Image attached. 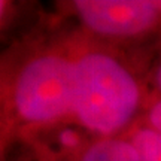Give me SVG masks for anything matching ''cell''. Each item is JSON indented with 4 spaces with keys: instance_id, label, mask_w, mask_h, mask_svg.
I'll list each match as a JSON object with an SVG mask.
<instances>
[{
    "instance_id": "cell-3",
    "label": "cell",
    "mask_w": 161,
    "mask_h": 161,
    "mask_svg": "<svg viewBox=\"0 0 161 161\" xmlns=\"http://www.w3.org/2000/svg\"><path fill=\"white\" fill-rule=\"evenodd\" d=\"M75 9L88 29L112 37L142 35L161 21V2L78 0Z\"/></svg>"
},
{
    "instance_id": "cell-7",
    "label": "cell",
    "mask_w": 161,
    "mask_h": 161,
    "mask_svg": "<svg viewBox=\"0 0 161 161\" xmlns=\"http://www.w3.org/2000/svg\"><path fill=\"white\" fill-rule=\"evenodd\" d=\"M155 84L158 86V90L161 91V64L157 67V72H155Z\"/></svg>"
},
{
    "instance_id": "cell-2",
    "label": "cell",
    "mask_w": 161,
    "mask_h": 161,
    "mask_svg": "<svg viewBox=\"0 0 161 161\" xmlns=\"http://www.w3.org/2000/svg\"><path fill=\"white\" fill-rule=\"evenodd\" d=\"M75 61L60 55L31 60L15 84V108L29 122H49L73 112Z\"/></svg>"
},
{
    "instance_id": "cell-5",
    "label": "cell",
    "mask_w": 161,
    "mask_h": 161,
    "mask_svg": "<svg viewBox=\"0 0 161 161\" xmlns=\"http://www.w3.org/2000/svg\"><path fill=\"white\" fill-rule=\"evenodd\" d=\"M131 143L142 161H161V134L154 128H139L133 134Z\"/></svg>"
},
{
    "instance_id": "cell-6",
    "label": "cell",
    "mask_w": 161,
    "mask_h": 161,
    "mask_svg": "<svg viewBox=\"0 0 161 161\" xmlns=\"http://www.w3.org/2000/svg\"><path fill=\"white\" fill-rule=\"evenodd\" d=\"M149 122L151 128H154L155 131L161 134V100L157 102L155 104H152V108L149 110Z\"/></svg>"
},
{
    "instance_id": "cell-1",
    "label": "cell",
    "mask_w": 161,
    "mask_h": 161,
    "mask_svg": "<svg viewBox=\"0 0 161 161\" xmlns=\"http://www.w3.org/2000/svg\"><path fill=\"white\" fill-rule=\"evenodd\" d=\"M140 88L131 72L104 52H86L75 61L73 114L94 133L110 136L131 121Z\"/></svg>"
},
{
    "instance_id": "cell-4",
    "label": "cell",
    "mask_w": 161,
    "mask_h": 161,
    "mask_svg": "<svg viewBox=\"0 0 161 161\" xmlns=\"http://www.w3.org/2000/svg\"><path fill=\"white\" fill-rule=\"evenodd\" d=\"M82 161H142L131 142L121 139H102L90 146Z\"/></svg>"
},
{
    "instance_id": "cell-8",
    "label": "cell",
    "mask_w": 161,
    "mask_h": 161,
    "mask_svg": "<svg viewBox=\"0 0 161 161\" xmlns=\"http://www.w3.org/2000/svg\"><path fill=\"white\" fill-rule=\"evenodd\" d=\"M2 9H3V5L0 3V15H2Z\"/></svg>"
}]
</instances>
